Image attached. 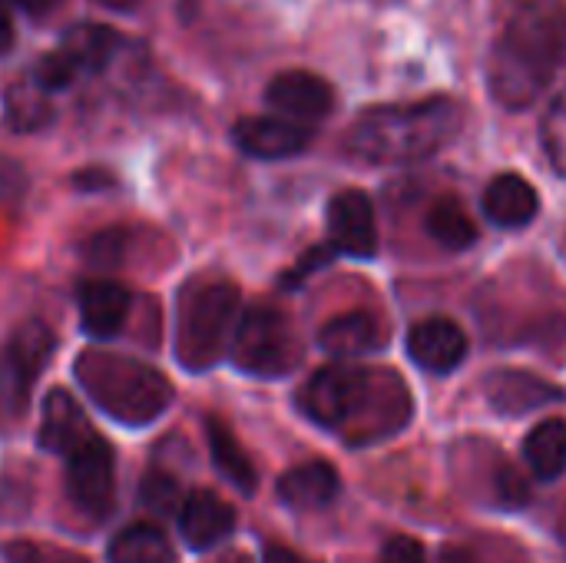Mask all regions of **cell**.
I'll use <instances>...</instances> for the list:
<instances>
[{"label":"cell","mask_w":566,"mask_h":563,"mask_svg":"<svg viewBox=\"0 0 566 563\" xmlns=\"http://www.w3.org/2000/svg\"><path fill=\"white\" fill-rule=\"evenodd\" d=\"M298 408L345 445H378L411 421V395L395 372L328 365L298 392Z\"/></svg>","instance_id":"cell-1"},{"label":"cell","mask_w":566,"mask_h":563,"mask_svg":"<svg viewBox=\"0 0 566 563\" xmlns=\"http://www.w3.org/2000/svg\"><path fill=\"white\" fill-rule=\"evenodd\" d=\"M566 63V10H521L488 60V86L507 110H527L541 100L557 66Z\"/></svg>","instance_id":"cell-2"},{"label":"cell","mask_w":566,"mask_h":563,"mask_svg":"<svg viewBox=\"0 0 566 563\" xmlns=\"http://www.w3.org/2000/svg\"><path fill=\"white\" fill-rule=\"evenodd\" d=\"M464 126V106L451 96H428L418 103L371 106L348 129V153L375 166L418 163L444 149Z\"/></svg>","instance_id":"cell-3"},{"label":"cell","mask_w":566,"mask_h":563,"mask_svg":"<svg viewBox=\"0 0 566 563\" xmlns=\"http://www.w3.org/2000/svg\"><path fill=\"white\" fill-rule=\"evenodd\" d=\"M73 375L90 402L126 428H146L172 405L169 378L129 355L90 348L76 358Z\"/></svg>","instance_id":"cell-4"},{"label":"cell","mask_w":566,"mask_h":563,"mask_svg":"<svg viewBox=\"0 0 566 563\" xmlns=\"http://www.w3.org/2000/svg\"><path fill=\"white\" fill-rule=\"evenodd\" d=\"M239 289L229 279L199 275L179 292L176 358L186 372H209L232 342L239 322Z\"/></svg>","instance_id":"cell-5"},{"label":"cell","mask_w":566,"mask_h":563,"mask_svg":"<svg viewBox=\"0 0 566 563\" xmlns=\"http://www.w3.org/2000/svg\"><path fill=\"white\" fill-rule=\"evenodd\" d=\"M232 362L255 378H282L298 368L302 342L289 315L275 305H252L232 332Z\"/></svg>","instance_id":"cell-6"},{"label":"cell","mask_w":566,"mask_h":563,"mask_svg":"<svg viewBox=\"0 0 566 563\" xmlns=\"http://www.w3.org/2000/svg\"><path fill=\"white\" fill-rule=\"evenodd\" d=\"M53 345H56L53 332L36 319L23 322L10 335V342L0 355V418H20L23 415L30 392H33V382L46 368Z\"/></svg>","instance_id":"cell-7"},{"label":"cell","mask_w":566,"mask_h":563,"mask_svg":"<svg viewBox=\"0 0 566 563\" xmlns=\"http://www.w3.org/2000/svg\"><path fill=\"white\" fill-rule=\"evenodd\" d=\"M66 494L86 518H106L116 504V455L93 435L66 455Z\"/></svg>","instance_id":"cell-8"},{"label":"cell","mask_w":566,"mask_h":563,"mask_svg":"<svg viewBox=\"0 0 566 563\" xmlns=\"http://www.w3.org/2000/svg\"><path fill=\"white\" fill-rule=\"evenodd\" d=\"M328 236L332 246L355 259H371L378 252L375 206L361 189H342L328 202Z\"/></svg>","instance_id":"cell-9"},{"label":"cell","mask_w":566,"mask_h":563,"mask_svg":"<svg viewBox=\"0 0 566 563\" xmlns=\"http://www.w3.org/2000/svg\"><path fill=\"white\" fill-rule=\"evenodd\" d=\"M408 355L418 368L431 375H451L468 358V335L458 322L444 315L421 319L408 332Z\"/></svg>","instance_id":"cell-10"},{"label":"cell","mask_w":566,"mask_h":563,"mask_svg":"<svg viewBox=\"0 0 566 563\" xmlns=\"http://www.w3.org/2000/svg\"><path fill=\"white\" fill-rule=\"evenodd\" d=\"M265 103L289 119H308L312 123V119H325L332 113L335 93L322 76H315L308 70H285L269 83Z\"/></svg>","instance_id":"cell-11"},{"label":"cell","mask_w":566,"mask_h":563,"mask_svg":"<svg viewBox=\"0 0 566 563\" xmlns=\"http://www.w3.org/2000/svg\"><path fill=\"white\" fill-rule=\"evenodd\" d=\"M179 534L192 551H212L235 534V508L212 491H192L179 508Z\"/></svg>","instance_id":"cell-12"},{"label":"cell","mask_w":566,"mask_h":563,"mask_svg":"<svg viewBox=\"0 0 566 563\" xmlns=\"http://www.w3.org/2000/svg\"><path fill=\"white\" fill-rule=\"evenodd\" d=\"M232 136H235V146L255 159H285V156L308 149L312 143L308 126L279 119V116H245L232 126Z\"/></svg>","instance_id":"cell-13"},{"label":"cell","mask_w":566,"mask_h":563,"mask_svg":"<svg viewBox=\"0 0 566 563\" xmlns=\"http://www.w3.org/2000/svg\"><path fill=\"white\" fill-rule=\"evenodd\" d=\"M76 305H80V319H83V332L90 338H113L123 332L129 309H133V295L126 285L109 282V279H90L80 282L76 289Z\"/></svg>","instance_id":"cell-14"},{"label":"cell","mask_w":566,"mask_h":563,"mask_svg":"<svg viewBox=\"0 0 566 563\" xmlns=\"http://www.w3.org/2000/svg\"><path fill=\"white\" fill-rule=\"evenodd\" d=\"M484 392H488V402L494 411L507 415V418H521V415H531V411H541L547 405H557L564 402V388L531 375V372H494L488 382H484Z\"/></svg>","instance_id":"cell-15"},{"label":"cell","mask_w":566,"mask_h":563,"mask_svg":"<svg viewBox=\"0 0 566 563\" xmlns=\"http://www.w3.org/2000/svg\"><path fill=\"white\" fill-rule=\"evenodd\" d=\"M318 345L338 358L371 355L388 345V325L375 312H345L322 325Z\"/></svg>","instance_id":"cell-16"},{"label":"cell","mask_w":566,"mask_h":563,"mask_svg":"<svg viewBox=\"0 0 566 563\" xmlns=\"http://www.w3.org/2000/svg\"><path fill=\"white\" fill-rule=\"evenodd\" d=\"M96 431L86 421L83 408L73 402L70 392L53 388L43 402V421H40V448L50 455H70L76 451L83 441H90Z\"/></svg>","instance_id":"cell-17"},{"label":"cell","mask_w":566,"mask_h":563,"mask_svg":"<svg viewBox=\"0 0 566 563\" xmlns=\"http://www.w3.org/2000/svg\"><path fill=\"white\" fill-rule=\"evenodd\" d=\"M342 494V478L328 461H305L279 478V501L292 511H322Z\"/></svg>","instance_id":"cell-18"},{"label":"cell","mask_w":566,"mask_h":563,"mask_svg":"<svg viewBox=\"0 0 566 563\" xmlns=\"http://www.w3.org/2000/svg\"><path fill=\"white\" fill-rule=\"evenodd\" d=\"M541 209V199H537V189L517 176V173H501L491 179L488 192H484V212L491 222L504 226V229H521L527 222H534Z\"/></svg>","instance_id":"cell-19"},{"label":"cell","mask_w":566,"mask_h":563,"mask_svg":"<svg viewBox=\"0 0 566 563\" xmlns=\"http://www.w3.org/2000/svg\"><path fill=\"white\" fill-rule=\"evenodd\" d=\"M206 438H209V455H212L219 475H222L232 488H239L242 494H255V488H259L255 465H252V458L245 455V448L239 445V438L232 435V428H229L222 418L209 415V418H206Z\"/></svg>","instance_id":"cell-20"},{"label":"cell","mask_w":566,"mask_h":563,"mask_svg":"<svg viewBox=\"0 0 566 563\" xmlns=\"http://www.w3.org/2000/svg\"><path fill=\"white\" fill-rule=\"evenodd\" d=\"M119 46V33L113 27H103V23H76L63 33V53L70 56V63L76 70H103L113 53Z\"/></svg>","instance_id":"cell-21"},{"label":"cell","mask_w":566,"mask_h":563,"mask_svg":"<svg viewBox=\"0 0 566 563\" xmlns=\"http://www.w3.org/2000/svg\"><path fill=\"white\" fill-rule=\"evenodd\" d=\"M524 458L537 478H544V481L560 478L566 471V421L560 418L541 421L524 441Z\"/></svg>","instance_id":"cell-22"},{"label":"cell","mask_w":566,"mask_h":563,"mask_svg":"<svg viewBox=\"0 0 566 563\" xmlns=\"http://www.w3.org/2000/svg\"><path fill=\"white\" fill-rule=\"evenodd\" d=\"M424 226H428V236L451 249V252H461V249H471L478 242V226L474 219L468 216V209L454 199V196H444L438 199L428 216H424Z\"/></svg>","instance_id":"cell-23"},{"label":"cell","mask_w":566,"mask_h":563,"mask_svg":"<svg viewBox=\"0 0 566 563\" xmlns=\"http://www.w3.org/2000/svg\"><path fill=\"white\" fill-rule=\"evenodd\" d=\"M113 563H172V548L166 534L153 524H133L119 531L109 544Z\"/></svg>","instance_id":"cell-24"},{"label":"cell","mask_w":566,"mask_h":563,"mask_svg":"<svg viewBox=\"0 0 566 563\" xmlns=\"http://www.w3.org/2000/svg\"><path fill=\"white\" fill-rule=\"evenodd\" d=\"M53 119V106L46 103L43 93H36L27 83H17L7 90V126L17 133H33L43 129Z\"/></svg>","instance_id":"cell-25"},{"label":"cell","mask_w":566,"mask_h":563,"mask_svg":"<svg viewBox=\"0 0 566 563\" xmlns=\"http://www.w3.org/2000/svg\"><path fill=\"white\" fill-rule=\"evenodd\" d=\"M126 249H129V229L109 226V229H99V232H93V236L86 239L83 259H86L93 269H116V265H123Z\"/></svg>","instance_id":"cell-26"},{"label":"cell","mask_w":566,"mask_h":563,"mask_svg":"<svg viewBox=\"0 0 566 563\" xmlns=\"http://www.w3.org/2000/svg\"><path fill=\"white\" fill-rule=\"evenodd\" d=\"M139 501H143V508H149L153 514L166 518V514H172V511L182 508V488H179V481H176L172 475H166V471H149V475L143 478V484H139Z\"/></svg>","instance_id":"cell-27"},{"label":"cell","mask_w":566,"mask_h":563,"mask_svg":"<svg viewBox=\"0 0 566 563\" xmlns=\"http://www.w3.org/2000/svg\"><path fill=\"white\" fill-rule=\"evenodd\" d=\"M541 136H544V149H547L554 169L566 176V90L551 103L544 126H541Z\"/></svg>","instance_id":"cell-28"},{"label":"cell","mask_w":566,"mask_h":563,"mask_svg":"<svg viewBox=\"0 0 566 563\" xmlns=\"http://www.w3.org/2000/svg\"><path fill=\"white\" fill-rule=\"evenodd\" d=\"M3 557H7V563H90L76 551L36 544V541H10L3 548Z\"/></svg>","instance_id":"cell-29"},{"label":"cell","mask_w":566,"mask_h":563,"mask_svg":"<svg viewBox=\"0 0 566 563\" xmlns=\"http://www.w3.org/2000/svg\"><path fill=\"white\" fill-rule=\"evenodd\" d=\"M73 73H76V66L70 63V56H66L63 50L46 53V56L36 63V86H40V90H63V86L73 83Z\"/></svg>","instance_id":"cell-30"},{"label":"cell","mask_w":566,"mask_h":563,"mask_svg":"<svg viewBox=\"0 0 566 563\" xmlns=\"http://www.w3.org/2000/svg\"><path fill=\"white\" fill-rule=\"evenodd\" d=\"M27 196V173L20 163L0 156V206H17Z\"/></svg>","instance_id":"cell-31"},{"label":"cell","mask_w":566,"mask_h":563,"mask_svg":"<svg viewBox=\"0 0 566 563\" xmlns=\"http://www.w3.org/2000/svg\"><path fill=\"white\" fill-rule=\"evenodd\" d=\"M378 563H428V554H424V544L421 541H415L408 534H398V538H391L381 548Z\"/></svg>","instance_id":"cell-32"},{"label":"cell","mask_w":566,"mask_h":563,"mask_svg":"<svg viewBox=\"0 0 566 563\" xmlns=\"http://www.w3.org/2000/svg\"><path fill=\"white\" fill-rule=\"evenodd\" d=\"M438 563H488L474 548H468V544H451V548H444L441 551V557Z\"/></svg>","instance_id":"cell-33"},{"label":"cell","mask_w":566,"mask_h":563,"mask_svg":"<svg viewBox=\"0 0 566 563\" xmlns=\"http://www.w3.org/2000/svg\"><path fill=\"white\" fill-rule=\"evenodd\" d=\"M10 43H13V20H10L7 0H0V53H7Z\"/></svg>","instance_id":"cell-34"},{"label":"cell","mask_w":566,"mask_h":563,"mask_svg":"<svg viewBox=\"0 0 566 563\" xmlns=\"http://www.w3.org/2000/svg\"><path fill=\"white\" fill-rule=\"evenodd\" d=\"M265 563H315V561H308V557L295 554L292 548H279V544H272V548L265 551Z\"/></svg>","instance_id":"cell-35"},{"label":"cell","mask_w":566,"mask_h":563,"mask_svg":"<svg viewBox=\"0 0 566 563\" xmlns=\"http://www.w3.org/2000/svg\"><path fill=\"white\" fill-rule=\"evenodd\" d=\"M60 0H17V7L27 13V17H46Z\"/></svg>","instance_id":"cell-36"},{"label":"cell","mask_w":566,"mask_h":563,"mask_svg":"<svg viewBox=\"0 0 566 563\" xmlns=\"http://www.w3.org/2000/svg\"><path fill=\"white\" fill-rule=\"evenodd\" d=\"M96 3H103L109 10H119V13H133L143 0H96Z\"/></svg>","instance_id":"cell-37"},{"label":"cell","mask_w":566,"mask_h":563,"mask_svg":"<svg viewBox=\"0 0 566 563\" xmlns=\"http://www.w3.org/2000/svg\"><path fill=\"white\" fill-rule=\"evenodd\" d=\"M103 186V183H109V176L106 173H83V176H76V186Z\"/></svg>","instance_id":"cell-38"},{"label":"cell","mask_w":566,"mask_h":563,"mask_svg":"<svg viewBox=\"0 0 566 563\" xmlns=\"http://www.w3.org/2000/svg\"><path fill=\"white\" fill-rule=\"evenodd\" d=\"M216 563H249V557H242V554H229V557H222V561Z\"/></svg>","instance_id":"cell-39"}]
</instances>
